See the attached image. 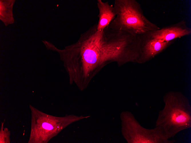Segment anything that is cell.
I'll return each instance as SVG.
<instances>
[{
  "instance_id": "cell-3",
  "label": "cell",
  "mask_w": 191,
  "mask_h": 143,
  "mask_svg": "<svg viewBox=\"0 0 191 143\" xmlns=\"http://www.w3.org/2000/svg\"><path fill=\"white\" fill-rule=\"evenodd\" d=\"M114 7L116 15L108 27L134 36L160 28L145 16L140 3L135 0H115Z\"/></svg>"
},
{
  "instance_id": "cell-5",
  "label": "cell",
  "mask_w": 191,
  "mask_h": 143,
  "mask_svg": "<svg viewBox=\"0 0 191 143\" xmlns=\"http://www.w3.org/2000/svg\"><path fill=\"white\" fill-rule=\"evenodd\" d=\"M191 34V28L187 26L186 21L183 20L158 30L148 32L143 35L163 41H168Z\"/></svg>"
},
{
  "instance_id": "cell-4",
  "label": "cell",
  "mask_w": 191,
  "mask_h": 143,
  "mask_svg": "<svg viewBox=\"0 0 191 143\" xmlns=\"http://www.w3.org/2000/svg\"><path fill=\"white\" fill-rule=\"evenodd\" d=\"M128 119L129 141L132 143H174L175 140L168 139L162 128L155 127L151 129L142 128L132 116Z\"/></svg>"
},
{
  "instance_id": "cell-1",
  "label": "cell",
  "mask_w": 191,
  "mask_h": 143,
  "mask_svg": "<svg viewBox=\"0 0 191 143\" xmlns=\"http://www.w3.org/2000/svg\"><path fill=\"white\" fill-rule=\"evenodd\" d=\"M79 51L82 65L87 72L112 62L121 65L138 63L140 56L139 37L113 30L108 26L97 29V23L82 34Z\"/></svg>"
},
{
  "instance_id": "cell-2",
  "label": "cell",
  "mask_w": 191,
  "mask_h": 143,
  "mask_svg": "<svg viewBox=\"0 0 191 143\" xmlns=\"http://www.w3.org/2000/svg\"><path fill=\"white\" fill-rule=\"evenodd\" d=\"M163 99L164 106L159 112L155 127L162 128L169 139L191 127V106L188 99L180 92H168Z\"/></svg>"
},
{
  "instance_id": "cell-8",
  "label": "cell",
  "mask_w": 191,
  "mask_h": 143,
  "mask_svg": "<svg viewBox=\"0 0 191 143\" xmlns=\"http://www.w3.org/2000/svg\"><path fill=\"white\" fill-rule=\"evenodd\" d=\"M42 126L43 128L46 129L51 130L53 128L52 126L50 124L44 122L42 124Z\"/></svg>"
},
{
  "instance_id": "cell-7",
  "label": "cell",
  "mask_w": 191,
  "mask_h": 143,
  "mask_svg": "<svg viewBox=\"0 0 191 143\" xmlns=\"http://www.w3.org/2000/svg\"><path fill=\"white\" fill-rule=\"evenodd\" d=\"M97 4L99 11L97 29L102 30L109 25L116 14L114 6L109 4L108 1L104 2L98 0Z\"/></svg>"
},
{
  "instance_id": "cell-6",
  "label": "cell",
  "mask_w": 191,
  "mask_h": 143,
  "mask_svg": "<svg viewBox=\"0 0 191 143\" xmlns=\"http://www.w3.org/2000/svg\"><path fill=\"white\" fill-rule=\"evenodd\" d=\"M139 37L140 51L139 63L150 60L164 51L175 40L163 41L146 37L143 34L139 35Z\"/></svg>"
}]
</instances>
